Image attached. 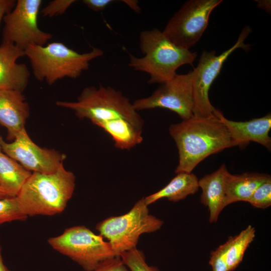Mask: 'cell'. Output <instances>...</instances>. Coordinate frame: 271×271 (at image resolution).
I'll use <instances>...</instances> for the list:
<instances>
[{
	"mask_svg": "<svg viewBox=\"0 0 271 271\" xmlns=\"http://www.w3.org/2000/svg\"><path fill=\"white\" fill-rule=\"evenodd\" d=\"M0 151H2V150H1V146H0Z\"/></svg>",
	"mask_w": 271,
	"mask_h": 271,
	"instance_id": "33",
	"label": "cell"
},
{
	"mask_svg": "<svg viewBox=\"0 0 271 271\" xmlns=\"http://www.w3.org/2000/svg\"><path fill=\"white\" fill-rule=\"evenodd\" d=\"M140 47L144 56L139 58L129 54L128 66L149 74L150 84H162L170 80L178 68L192 65L197 56L196 52L176 45L157 29L141 33Z\"/></svg>",
	"mask_w": 271,
	"mask_h": 271,
	"instance_id": "4",
	"label": "cell"
},
{
	"mask_svg": "<svg viewBox=\"0 0 271 271\" xmlns=\"http://www.w3.org/2000/svg\"><path fill=\"white\" fill-rule=\"evenodd\" d=\"M27 218L22 212L16 196L0 199V224L13 221H23Z\"/></svg>",
	"mask_w": 271,
	"mask_h": 271,
	"instance_id": "22",
	"label": "cell"
},
{
	"mask_svg": "<svg viewBox=\"0 0 271 271\" xmlns=\"http://www.w3.org/2000/svg\"><path fill=\"white\" fill-rule=\"evenodd\" d=\"M29 114V106L22 92L0 89V124L7 129L8 140H14L25 128Z\"/></svg>",
	"mask_w": 271,
	"mask_h": 271,
	"instance_id": "15",
	"label": "cell"
},
{
	"mask_svg": "<svg viewBox=\"0 0 271 271\" xmlns=\"http://www.w3.org/2000/svg\"><path fill=\"white\" fill-rule=\"evenodd\" d=\"M227 171L223 164L216 171L198 180L199 187L202 189L200 202L208 208L210 223L217 222L225 207L224 182Z\"/></svg>",
	"mask_w": 271,
	"mask_h": 271,
	"instance_id": "16",
	"label": "cell"
},
{
	"mask_svg": "<svg viewBox=\"0 0 271 271\" xmlns=\"http://www.w3.org/2000/svg\"><path fill=\"white\" fill-rule=\"evenodd\" d=\"M75 2V0H54L45 7L40 13L44 17L62 15Z\"/></svg>",
	"mask_w": 271,
	"mask_h": 271,
	"instance_id": "24",
	"label": "cell"
},
{
	"mask_svg": "<svg viewBox=\"0 0 271 271\" xmlns=\"http://www.w3.org/2000/svg\"><path fill=\"white\" fill-rule=\"evenodd\" d=\"M48 242L85 271H93L104 260L116 256L108 241L84 225L66 228L61 234L49 238Z\"/></svg>",
	"mask_w": 271,
	"mask_h": 271,
	"instance_id": "7",
	"label": "cell"
},
{
	"mask_svg": "<svg viewBox=\"0 0 271 271\" xmlns=\"http://www.w3.org/2000/svg\"><path fill=\"white\" fill-rule=\"evenodd\" d=\"M41 0L16 1L14 8L3 18L2 42L25 50L32 45H45L53 36L41 30L38 18Z\"/></svg>",
	"mask_w": 271,
	"mask_h": 271,
	"instance_id": "10",
	"label": "cell"
},
{
	"mask_svg": "<svg viewBox=\"0 0 271 271\" xmlns=\"http://www.w3.org/2000/svg\"><path fill=\"white\" fill-rule=\"evenodd\" d=\"M24 51L36 79L45 81L49 85L65 77L78 78L83 71L88 69L91 60L103 54L97 48L79 53L59 42L44 46H30Z\"/></svg>",
	"mask_w": 271,
	"mask_h": 271,
	"instance_id": "5",
	"label": "cell"
},
{
	"mask_svg": "<svg viewBox=\"0 0 271 271\" xmlns=\"http://www.w3.org/2000/svg\"><path fill=\"white\" fill-rule=\"evenodd\" d=\"M169 133L179 153L175 173H191L212 154L234 147L225 126L216 117L193 116L171 124Z\"/></svg>",
	"mask_w": 271,
	"mask_h": 271,
	"instance_id": "2",
	"label": "cell"
},
{
	"mask_svg": "<svg viewBox=\"0 0 271 271\" xmlns=\"http://www.w3.org/2000/svg\"><path fill=\"white\" fill-rule=\"evenodd\" d=\"M32 172L0 151V188L7 197H16Z\"/></svg>",
	"mask_w": 271,
	"mask_h": 271,
	"instance_id": "19",
	"label": "cell"
},
{
	"mask_svg": "<svg viewBox=\"0 0 271 271\" xmlns=\"http://www.w3.org/2000/svg\"><path fill=\"white\" fill-rule=\"evenodd\" d=\"M16 3L15 0H0V24L5 16L14 8Z\"/></svg>",
	"mask_w": 271,
	"mask_h": 271,
	"instance_id": "28",
	"label": "cell"
},
{
	"mask_svg": "<svg viewBox=\"0 0 271 271\" xmlns=\"http://www.w3.org/2000/svg\"><path fill=\"white\" fill-rule=\"evenodd\" d=\"M257 7L263 9L268 13L270 12V1H257Z\"/></svg>",
	"mask_w": 271,
	"mask_h": 271,
	"instance_id": "30",
	"label": "cell"
},
{
	"mask_svg": "<svg viewBox=\"0 0 271 271\" xmlns=\"http://www.w3.org/2000/svg\"><path fill=\"white\" fill-rule=\"evenodd\" d=\"M198 179L192 173H180L160 190L144 197L148 206L159 200L166 198L176 202L194 194L199 190Z\"/></svg>",
	"mask_w": 271,
	"mask_h": 271,
	"instance_id": "18",
	"label": "cell"
},
{
	"mask_svg": "<svg viewBox=\"0 0 271 271\" xmlns=\"http://www.w3.org/2000/svg\"><path fill=\"white\" fill-rule=\"evenodd\" d=\"M193 70L187 74L175 75L161 84L150 96L136 100L137 110L163 108L177 113L182 120L193 116Z\"/></svg>",
	"mask_w": 271,
	"mask_h": 271,
	"instance_id": "11",
	"label": "cell"
},
{
	"mask_svg": "<svg viewBox=\"0 0 271 271\" xmlns=\"http://www.w3.org/2000/svg\"><path fill=\"white\" fill-rule=\"evenodd\" d=\"M6 194L5 193V192L2 190V189L0 188V199L3 198L5 197H7Z\"/></svg>",
	"mask_w": 271,
	"mask_h": 271,
	"instance_id": "32",
	"label": "cell"
},
{
	"mask_svg": "<svg viewBox=\"0 0 271 271\" xmlns=\"http://www.w3.org/2000/svg\"><path fill=\"white\" fill-rule=\"evenodd\" d=\"M25 55L24 50L13 44H0V89L23 92L27 87L30 76L29 69L25 64L17 63Z\"/></svg>",
	"mask_w": 271,
	"mask_h": 271,
	"instance_id": "14",
	"label": "cell"
},
{
	"mask_svg": "<svg viewBox=\"0 0 271 271\" xmlns=\"http://www.w3.org/2000/svg\"><path fill=\"white\" fill-rule=\"evenodd\" d=\"M0 271H10L4 262L0 241Z\"/></svg>",
	"mask_w": 271,
	"mask_h": 271,
	"instance_id": "31",
	"label": "cell"
},
{
	"mask_svg": "<svg viewBox=\"0 0 271 271\" xmlns=\"http://www.w3.org/2000/svg\"><path fill=\"white\" fill-rule=\"evenodd\" d=\"M251 32L249 26L241 31L236 42L229 49L217 55L214 50L204 51L197 67L193 70V114L202 118L216 117L218 110L211 104L209 98L211 85L220 73L222 66L229 56L236 49H249L250 45L244 44Z\"/></svg>",
	"mask_w": 271,
	"mask_h": 271,
	"instance_id": "8",
	"label": "cell"
},
{
	"mask_svg": "<svg viewBox=\"0 0 271 271\" xmlns=\"http://www.w3.org/2000/svg\"><path fill=\"white\" fill-rule=\"evenodd\" d=\"M57 106L74 111L79 119L86 118L102 128L115 145L129 142L144 121L128 98L111 87H86L75 102L58 101Z\"/></svg>",
	"mask_w": 271,
	"mask_h": 271,
	"instance_id": "1",
	"label": "cell"
},
{
	"mask_svg": "<svg viewBox=\"0 0 271 271\" xmlns=\"http://www.w3.org/2000/svg\"><path fill=\"white\" fill-rule=\"evenodd\" d=\"M255 236V228L249 225L237 235L230 236L223 244L227 271L234 270L241 262L245 251Z\"/></svg>",
	"mask_w": 271,
	"mask_h": 271,
	"instance_id": "20",
	"label": "cell"
},
{
	"mask_svg": "<svg viewBox=\"0 0 271 271\" xmlns=\"http://www.w3.org/2000/svg\"><path fill=\"white\" fill-rule=\"evenodd\" d=\"M0 146L1 150L7 155L33 172L54 173L66 157L54 150L37 145L29 137L25 127L18 132L11 143L5 142L0 136Z\"/></svg>",
	"mask_w": 271,
	"mask_h": 271,
	"instance_id": "12",
	"label": "cell"
},
{
	"mask_svg": "<svg viewBox=\"0 0 271 271\" xmlns=\"http://www.w3.org/2000/svg\"><path fill=\"white\" fill-rule=\"evenodd\" d=\"M224 253L223 244L220 245L215 250L211 252L209 263L212 271H227Z\"/></svg>",
	"mask_w": 271,
	"mask_h": 271,
	"instance_id": "25",
	"label": "cell"
},
{
	"mask_svg": "<svg viewBox=\"0 0 271 271\" xmlns=\"http://www.w3.org/2000/svg\"><path fill=\"white\" fill-rule=\"evenodd\" d=\"M93 271H130L119 256L107 259Z\"/></svg>",
	"mask_w": 271,
	"mask_h": 271,
	"instance_id": "26",
	"label": "cell"
},
{
	"mask_svg": "<svg viewBox=\"0 0 271 271\" xmlns=\"http://www.w3.org/2000/svg\"><path fill=\"white\" fill-rule=\"evenodd\" d=\"M222 0H189L170 19L162 31L172 43L187 50L205 31L212 11Z\"/></svg>",
	"mask_w": 271,
	"mask_h": 271,
	"instance_id": "9",
	"label": "cell"
},
{
	"mask_svg": "<svg viewBox=\"0 0 271 271\" xmlns=\"http://www.w3.org/2000/svg\"><path fill=\"white\" fill-rule=\"evenodd\" d=\"M247 202L259 209H266L271 205V177L255 190Z\"/></svg>",
	"mask_w": 271,
	"mask_h": 271,
	"instance_id": "23",
	"label": "cell"
},
{
	"mask_svg": "<svg viewBox=\"0 0 271 271\" xmlns=\"http://www.w3.org/2000/svg\"><path fill=\"white\" fill-rule=\"evenodd\" d=\"M123 2L135 12L137 13H139L140 12L141 8L138 6V1L124 0Z\"/></svg>",
	"mask_w": 271,
	"mask_h": 271,
	"instance_id": "29",
	"label": "cell"
},
{
	"mask_svg": "<svg viewBox=\"0 0 271 271\" xmlns=\"http://www.w3.org/2000/svg\"><path fill=\"white\" fill-rule=\"evenodd\" d=\"M113 0H83L82 2L89 8L95 12L104 10Z\"/></svg>",
	"mask_w": 271,
	"mask_h": 271,
	"instance_id": "27",
	"label": "cell"
},
{
	"mask_svg": "<svg viewBox=\"0 0 271 271\" xmlns=\"http://www.w3.org/2000/svg\"><path fill=\"white\" fill-rule=\"evenodd\" d=\"M164 221L150 214L144 197L127 213L110 216L98 222L95 229L111 244L116 256L136 247L140 236L161 229Z\"/></svg>",
	"mask_w": 271,
	"mask_h": 271,
	"instance_id": "6",
	"label": "cell"
},
{
	"mask_svg": "<svg viewBox=\"0 0 271 271\" xmlns=\"http://www.w3.org/2000/svg\"><path fill=\"white\" fill-rule=\"evenodd\" d=\"M270 177L269 175L257 173L230 174L225 176V206L238 202H247L255 190Z\"/></svg>",
	"mask_w": 271,
	"mask_h": 271,
	"instance_id": "17",
	"label": "cell"
},
{
	"mask_svg": "<svg viewBox=\"0 0 271 271\" xmlns=\"http://www.w3.org/2000/svg\"><path fill=\"white\" fill-rule=\"evenodd\" d=\"M216 116L225 126L235 146L245 147L250 142L258 143L268 151L271 150L270 113L246 121H235L227 119L218 110Z\"/></svg>",
	"mask_w": 271,
	"mask_h": 271,
	"instance_id": "13",
	"label": "cell"
},
{
	"mask_svg": "<svg viewBox=\"0 0 271 271\" xmlns=\"http://www.w3.org/2000/svg\"><path fill=\"white\" fill-rule=\"evenodd\" d=\"M119 257L130 271H160L156 266L146 262L144 252L137 247L122 252Z\"/></svg>",
	"mask_w": 271,
	"mask_h": 271,
	"instance_id": "21",
	"label": "cell"
},
{
	"mask_svg": "<svg viewBox=\"0 0 271 271\" xmlns=\"http://www.w3.org/2000/svg\"><path fill=\"white\" fill-rule=\"evenodd\" d=\"M75 188V176L63 163L52 173H32L16 197L27 217L52 216L64 211Z\"/></svg>",
	"mask_w": 271,
	"mask_h": 271,
	"instance_id": "3",
	"label": "cell"
}]
</instances>
